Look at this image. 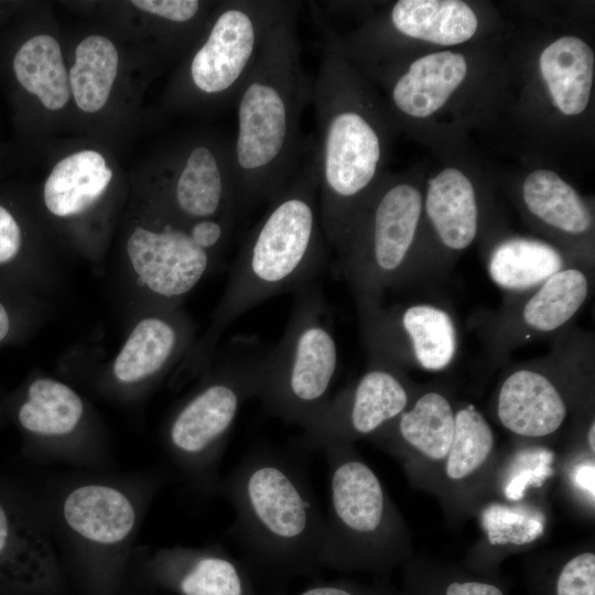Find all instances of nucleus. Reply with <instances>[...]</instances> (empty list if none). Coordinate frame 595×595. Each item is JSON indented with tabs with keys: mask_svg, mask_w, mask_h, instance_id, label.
<instances>
[{
	"mask_svg": "<svg viewBox=\"0 0 595 595\" xmlns=\"http://www.w3.org/2000/svg\"><path fill=\"white\" fill-rule=\"evenodd\" d=\"M324 45L312 102L317 120L314 155L325 240L336 250L382 177L387 136L382 115L322 17Z\"/></svg>",
	"mask_w": 595,
	"mask_h": 595,
	"instance_id": "1",
	"label": "nucleus"
},
{
	"mask_svg": "<svg viewBox=\"0 0 595 595\" xmlns=\"http://www.w3.org/2000/svg\"><path fill=\"white\" fill-rule=\"evenodd\" d=\"M234 537L263 595H283L293 577H316L324 517L310 483L280 452L256 448L226 479Z\"/></svg>",
	"mask_w": 595,
	"mask_h": 595,
	"instance_id": "2",
	"label": "nucleus"
},
{
	"mask_svg": "<svg viewBox=\"0 0 595 595\" xmlns=\"http://www.w3.org/2000/svg\"><path fill=\"white\" fill-rule=\"evenodd\" d=\"M299 7L270 31L234 102L231 161L240 208L270 202L296 170L300 121L313 94L296 34Z\"/></svg>",
	"mask_w": 595,
	"mask_h": 595,
	"instance_id": "3",
	"label": "nucleus"
},
{
	"mask_svg": "<svg viewBox=\"0 0 595 595\" xmlns=\"http://www.w3.org/2000/svg\"><path fill=\"white\" fill-rule=\"evenodd\" d=\"M324 259L314 151L245 240L219 305L216 331L260 302L309 284Z\"/></svg>",
	"mask_w": 595,
	"mask_h": 595,
	"instance_id": "4",
	"label": "nucleus"
},
{
	"mask_svg": "<svg viewBox=\"0 0 595 595\" xmlns=\"http://www.w3.org/2000/svg\"><path fill=\"white\" fill-rule=\"evenodd\" d=\"M423 217V192L408 178L386 177L368 197L335 250L357 309L412 285Z\"/></svg>",
	"mask_w": 595,
	"mask_h": 595,
	"instance_id": "5",
	"label": "nucleus"
},
{
	"mask_svg": "<svg viewBox=\"0 0 595 595\" xmlns=\"http://www.w3.org/2000/svg\"><path fill=\"white\" fill-rule=\"evenodd\" d=\"M337 366L323 296L307 284L299 291L282 337L262 356L257 398L272 415L304 429L331 399Z\"/></svg>",
	"mask_w": 595,
	"mask_h": 595,
	"instance_id": "6",
	"label": "nucleus"
},
{
	"mask_svg": "<svg viewBox=\"0 0 595 595\" xmlns=\"http://www.w3.org/2000/svg\"><path fill=\"white\" fill-rule=\"evenodd\" d=\"M323 452L329 473V507L324 517L321 567L345 570L388 560L397 529L378 476L350 444Z\"/></svg>",
	"mask_w": 595,
	"mask_h": 595,
	"instance_id": "7",
	"label": "nucleus"
},
{
	"mask_svg": "<svg viewBox=\"0 0 595 595\" xmlns=\"http://www.w3.org/2000/svg\"><path fill=\"white\" fill-rule=\"evenodd\" d=\"M593 371V336L569 327L553 338L549 354L506 371L495 400L498 422L523 439L556 433L570 413L572 392L589 383Z\"/></svg>",
	"mask_w": 595,
	"mask_h": 595,
	"instance_id": "8",
	"label": "nucleus"
},
{
	"mask_svg": "<svg viewBox=\"0 0 595 595\" xmlns=\"http://www.w3.org/2000/svg\"><path fill=\"white\" fill-rule=\"evenodd\" d=\"M298 3L234 0L220 4L187 64L191 95L215 105L235 102L268 34Z\"/></svg>",
	"mask_w": 595,
	"mask_h": 595,
	"instance_id": "9",
	"label": "nucleus"
},
{
	"mask_svg": "<svg viewBox=\"0 0 595 595\" xmlns=\"http://www.w3.org/2000/svg\"><path fill=\"white\" fill-rule=\"evenodd\" d=\"M368 359L401 370L430 372L450 368L458 356L459 329L448 305L415 300L358 309Z\"/></svg>",
	"mask_w": 595,
	"mask_h": 595,
	"instance_id": "10",
	"label": "nucleus"
},
{
	"mask_svg": "<svg viewBox=\"0 0 595 595\" xmlns=\"http://www.w3.org/2000/svg\"><path fill=\"white\" fill-rule=\"evenodd\" d=\"M594 266L561 270L526 293L504 296L499 307L478 314L474 324L493 364L506 363L511 353L533 340L565 331L589 300Z\"/></svg>",
	"mask_w": 595,
	"mask_h": 595,
	"instance_id": "11",
	"label": "nucleus"
},
{
	"mask_svg": "<svg viewBox=\"0 0 595 595\" xmlns=\"http://www.w3.org/2000/svg\"><path fill=\"white\" fill-rule=\"evenodd\" d=\"M264 353L253 340H234L230 358L214 379L177 412L171 423L172 447L197 468L209 469L224 450L240 408L259 391Z\"/></svg>",
	"mask_w": 595,
	"mask_h": 595,
	"instance_id": "12",
	"label": "nucleus"
},
{
	"mask_svg": "<svg viewBox=\"0 0 595 595\" xmlns=\"http://www.w3.org/2000/svg\"><path fill=\"white\" fill-rule=\"evenodd\" d=\"M368 360L365 372L329 399L311 424L302 429L294 441L295 450L324 451L374 436L407 409L416 391L405 371L380 360Z\"/></svg>",
	"mask_w": 595,
	"mask_h": 595,
	"instance_id": "13",
	"label": "nucleus"
},
{
	"mask_svg": "<svg viewBox=\"0 0 595 595\" xmlns=\"http://www.w3.org/2000/svg\"><path fill=\"white\" fill-rule=\"evenodd\" d=\"M480 226L478 193L466 173L448 166L430 177L423 192L421 239L412 285L440 281L475 242Z\"/></svg>",
	"mask_w": 595,
	"mask_h": 595,
	"instance_id": "14",
	"label": "nucleus"
},
{
	"mask_svg": "<svg viewBox=\"0 0 595 595\" xmlns=\"http://www.w3.org/2000/svg\"><path fill=\"white\" fill-rule=\"evenodd\" d=\"M478 18L474 9L461 0H399L381 21H376L342 40L345 54L358 57L392 36L437 46H455L474 37Z\"/></svg>",
	"mask_w": 595,
	"mask_h": 595,
	"instance_id": "15",
	"label": "nucleus"
},
{
	"mask_svg": "<svg viewBox=\"0 0 595 595\" xmlns=\"http://www.w3.org/2000/svg\"><path fill=\"white\" fill-rule=\"evenodd\" d=\"M127 251L141 281L165 299L190 292L209 264V253L192 240L185 228L173 224L155 230L137 227L128 239Z\"/></svg>",
	"mask_w": 595,
	"mask_h": 595,
	"instance_id": "16",
	"label": "nucleus"
},
{
	"mask_svg": "<svg viewBox=\"0 0 595 595\" xmlns=\"http://www.w3.org/2000/svg\"><path fill=\"white\" fill-rule=\"evenodd\" d=\"M519 202L528 218L553 242L594 262V215L586 199L556 172L537 169L519 188Z\"/></svg>",
	"mask_w": 595,
	"mask_h": 595,
	"instance_id": "17",
	"label": "nucleus"
},
{
	"mask_svg": "<svg viewBox=\"0 0 595 595\" xmlns=\"http://www.w3.org/2000/svg\"><path fill=\"white\" fill-rule=\"evenodd\" d=\"M176 209L188 220H235L240 208L231 161V142H201L181 162L172 184Z\"/></svg>",
	"mask_w": 595,
	"mask_h": 595,
	"instance_id": "18",
	"label": "nucleus"
},
{
	"mask_svg": "<svg viewBox=\"0 0 595 595\" xmlns=\"http://www.w3.org/2000/svg\"><path fill=\"white\" fill-rule=\"evenodd\" d=\"M466 56L441 50L419 56L407 67L383 72L393 111L405 119H426L442 109L467 78Z\"/></svg>",
	"mask_w": 595,
	"mask_h": 595,
	"instance_id": "19",
	"label": "nucleus"
},
{
	"mask_svg": "<svg viewBox=\"0 0 595 595\" xmlns=\"http://www.w3.org/2000/svg\"><path fill=\"white\" fill-rule=\"evenodd\" d=\"M486 272L505 296L526 293L573 266H594L560 245L521 235L502 236L487 248Z\"/></svg>",
	"mask_w": 595,
	"mask_h": 595,
	"instance_id": "20",
	"label": "nucleus"
},
{
	"mask_svg": "<svg viewBox=\"0 0 595 595\" xmlns=\"http://www.w3.org/2000/svg\"><path fill=\"white\" fill-rule=\"evenodd\" d=\"M154 573L178 595H263L246 563L219 550L162 554Z\"/></svg>",
	"mask_w": 595,
	"mask_h": 595,
	"instance_id": "21",
	"label": "nucleus"
},
{
	"mask_svg": "<svg viewBox=\"0 0 595 595\" xmlns=\"http://www.w3.org/2000/svg\"><path fill=\"white\" fill-rule=\"evenodd\" d=\"M455 410L439 389L415 392L407 409L374 436L431 461H444L454 435Z\"/></svg>",
	"mask_w": 595,
	"mask_h": 595,
	"instance_id": "22",
	"label": "nucleus"
},
{
	"mask_svg": "<svg viewBox=\"0 0 595 595\" xmlns=\"http://www.w3.org/2000/svg\"><path fill=\"white\" fill-rule=\"evenodd\" d=\"M539 72L553 107L564 117H577L589 105L595 55L582 37L562 35L543 47Z\"/></svg>",
	"mask_w": 595,
	"mask_h": 595,
	"instance_id": "23",
	"label": "nucleus"
},
{
	"mask_svg": "<svg viewBox=\"0 0 595 595\" xmlns=\"http://www.w3.org/2000/svg\"><path fill=\"white\" fill-rule=\"evenodd\" d=\"M63 512L74 531L101 544L123 540L136 521L130 500L119 490L101 485H87L73 490L64 502Z\"/></svg>",
	"mask_w": 595,
	"mask_h": 595,
	"instance_id": "24",
	"label": "nucleus"
},
{
	"mask_svg": "<svg viewBox=\"0 0 595 595\" xmlns=\"http://www.w3.org/2000/svg\"><path fill=\"white\" fill-rule=\"evenodd\" d=\"M112 177L105 158L83 150L60 160L44 184V203L55 216L80 214L106 191Z\"/></svg>",
	"mask_w": 595,
	"mask_h": 595,
	"instance_id": "25",
	"label": "nucleus"
},
{
	"mask_svg": "<svg viewBox=\"0 0 595 595\" xmlns=\"http://www.w3.org/2000/svg\"><path fill=\"white\" fill-rule=\"evenodd\" d=\"M13 71L20 85L45 108L58 110L68 102V74L53 36L39 34L25 41L14 55Z\"/></svg>",
	"mask_w": 595,
	"mask_h": 595,
	"instance_id": "26",
	"label": "nucleus"
},
{
	"mask_svg": "<svg viewBox=\"0 0 595 595\" xmlns=\"http://www.w3.org/2000/svg\"><path fill=\"white\" fill-rule=\"evenodd\" d=\"M119 66L115 44L106 36L89 35L75 50V62L69 69L71 94L84 112H97L106 105Z\"/></svg>",
	"mask_w": 595,
	"mask_h": 595,
	"instance_id": "27",
	"label": "nucleus"
},
{
	"mask_svg": "<svg viewBox=\"0 0 595 595\" xmlns=\"http://www.w3.org/2000/svg\"><path fill=\"white\" fill-rule=\"evenodd\" d=\"M0 572L32 589H48L57 581V569L48 542L34 531L17 537L1 505Z\"/></svg>",
	"mask_w": 595,
	"mask_h": 595,
	"instance_id": "28",
	"label": "nucleus"
},
{
	"mask_svg": "<svg viewBox=\"0 0 595 595\" xmlns=\"http://www.w3.org/2000/svg\"><path fill=\"white\" fill-rule=\"evenodd\" d=\"M180 333L161 317H147L131 332L116 358L113 374L122 382L140 381L159 372L172 358Z\"/></svg>",
	"mask_w": 595,
	"mask_h": 595,
	"instance_id": "29",
	"label": "nucleus"
},
{
	"mask_svg": "<svg viewBox=\"0 0 595 595\" xmlns=\"http://www.w3.org/2000/svg\"><path fill=\"white\" fill-rule=\"evenodd\" d=\"M83 414L79 396L68 386L53 379H37L29 388V399L20 408V423L41 435L72 432Z\"/></svg>",
	"mask_w": 595,
	"mask_h": 595,
	"instance_id": "30",
	"label": "nucleus"
},
{
	"mask_svg": "<svg viewBox=\"0 0 595 595\" xmlns=\"http://www.w3.org/2000/svg\"><path fill=\"white\" fill-rule=\"evenodd\" d=\"M495 446L494 431L475 407L455 410L453 440L445 457V473L452 480H463L476 473L488 459Z\"/></svg>",
	"mask_w": 595,
	"mask_h": 595,
	"instance_id": "31",
	"label": "nucleus"
},
{
	"mask_svg": "<svg viewBox=\"0 0 595 595\" xmlns=\"http://www.w3.org/2000/svg\"><path fill=\"white\" fill-rule=\"evenodd\" d=\"M558 595H595V555L583 552L567 561L556 582Z\"/></svg>",
	"mask_w": 595,
	"mask_h": 595,
	"instance_id": "32",
	"label": "nucleus"
},
{
	"mask_svg": "<svg viewBox=\"0 0 595 595\" xmlns=\"http://www.w3.org/2000/svg\"><path fill=\"white\" fill-rule=\"evenodd\" d=\"M139 10L178 23L199 21L204 4L198 0H133Z\"/></svg>",
	"mask_w": 595,
	"mask_h": 595,
	"instance_id": "33",
	"label": "nucleus"
},
{
	"mask_svg": "<svg viewBox=\"0 0 595 595\" xmlns=\"http://www.w3.org/2000/svg\"><path fill=\"white\" fill-rule=\"evenodd\" d=\"M232 220L224 218H206L193 221L186 229L192 240L209 253V250L221 244L227 237Z\"/></svg>",
	"mask_w": 595,
	"mask_h": 595,
	"instance_id": "34",
	"label": "nucleus"
},
{
	"mask_svg": "<svg viewBox=\"0 0 595 595\" xmlns=\"http://www.w3.org/2000/svg\"><path fill=\"white\" fill-rule=\"evenodd\" d=\"M21 246V231L13 216L0 206V263L15 257Z\"/></svg>",
	"mask_w": 595,
	"mask_h": 595,
	"instance_id": "35",
	"label": "nucleus"
},
{
	"mask_svg": "<svg viewBox=\"0 0 595 595\" xmlns=\"http://www.w3.org/2000/svg\"><path fill=\"white\" fill-rule=\"evenodd\" d=\"M298 595H364L342 581H315Z\"/></svg>",
	"mask_w": 595,
	"mask_h": 595,
	"instance_id": "36",
	"label": "nucleus"
},
{
	"mask_svg": "<svg viewBox=\"0 0 595 595\" xmlns=\"http://www.w3.org/2000/svg\"><path fill=\"white\" fill-rule=\"evenodd\" d=\"M446 595H504L495 585L480 582H454L446 589Z\"/></svg>",
	"mask_w": 595,
	"mask_h": 595,
	"instance_id": "37",
	"label": "nucleus"
},
{
	"mask_svg": "<svg viewBox=\"0 0 595 595\" xmlns=\"http://www.w3.org/2000/svg\"><path fill=\"white\" fill-rule=\"evenodd\" d=\"M10 322L7 311L0 303V340H2L9 332Z\"/></svg>",
	"mask_w": 595,
	"mask_h": 595,
	"instance_id": "38",
	"label": "nucleus"
},
{
	"mask_svg": "<svg viewBox=\"0 0 595 595\" xmlns=\"http://www.w3.org/2000/svg\"><path fill=\"white\" fill-rule=\"evenodd\" d=\"M586 440H587V444H588L589 450L594 454V452H595V422H594V419H592V421H589L587 432H586Z\"/></svg>",
	"mask_w": 595,
	"mask_h": 595,
	"instance_id": "39",
	"label": "nucleus"
}]
</instances>
